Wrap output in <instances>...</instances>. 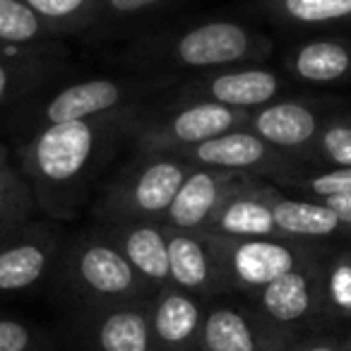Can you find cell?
Masks as SVG:
<instances>
[{
  "mask_svg": "<svg viewBox=\"0 0 351 351\" xmlns=\"http://www.w3.org/2000/svg\"><path fill=\"white\" fill-rule=\"evenodd\" d=\"M147 104L87 121L60 123L36 130L15 145L36 212L53 221H70L94 200L118 149L130 145Z\"/></svg>",
  "mask_w": 351,
  "mask_h": 351,
  "instance_id": "1",
  "label": "cell"
},
{
  "mask_svg": "<svg viewBox=\"0 0 351 351\" xmlns=\"http://www.w3.org/2000/svg\"><path fill=\"white\" fill-rule=\"evenodd\" d=\"M274 39L250 22L212 15L188 22H161L128 39L116 60L135 75L183 80L191 75L265 63L274 53Z\"/></svg>",
  "mask_w": 351,
  "mask_h": 351,
  "instance_id": "2",
  "label": "cell"
},
{
  "mask_svg": "<svg viewBox=\"0 0 351 351\" xmlns=\"http://www.w3.org/2000/svg\"><path fill=\"white\" fill-rule=\"evenodd\" d=\"M181 80L147 77V75H97V77L53 82L41 89L29 101L20 104L8 113V132L15 142L27 140L36 130H44L60 123L87 121L106 116L123 108L154 101L156 97L171 92Z\"/></svg>",
  "mask_w": 351,
  "mask_h": 351,
  "instance_id": "3",
  "label": "cell"
},
{
  "mask_svg": "<svg viewBox=\"0 0 351 351\" xmlns=\"http://www.w3.org/2000/svg\"><path fill=\"white\" fill-rule=\"evenodd\" d=\"M51 279L77 308L149 301L156 293L97 226L68 236Z\"/></svg>",
  "mask_w": 351,
  "mask_h": 351,
  "instance_id": "4",
  "label": "cell"
},
{
  "mask_svg": "<svg viewBox=\"0 0 351 351\" xmlns=\"http://www.w3.org/2000/svg\"><path fill=\"white\" fill-rule=\"evenodd\" d=\"M191 169L188 161L176 154H130V159L99 186L92 200V217L97 224L164 221Z\"/></svg>",
  "mask_w": 351,
  "mask_h": 351,
  "instance_id": "5",
  "label": "cell"
},
{
  "mask_svg": "<svg viewBox=\"0 0 351 351\" xmlns=\"http://www.w3.org/2000/svg\"><path fill=\"white\" fill-rule=\"evenodd\" d=\"M248 111L210 101H173L147 106L130 137V154H181L224 132L245 128Z\"/></svg>",
  "mask_w": 351,
  "mask_h": 351,
  "instance_id": "6",
  "label": "cell"
},
{
  "mask_svg": "<svg viewBox=\"0 0 351 351\" xmlns=\"http://www.w3.org/2000/svg\"><path fill=\"white\" fill-rule=\"evenodd\" d=\"M207 239L215 250L224 293L236 291L245 296H253L274 279L327 253V245L287 239H229L215 234H207Z\"/></svg>",
  "mask_w": 351,
  "mask_h": 351,
  "instance_id": "7",
  "label": "cell"
},
{
  "mask_svg": "<svg viewBox=\"0 0 351 351\" xmlns=\"http://www.w3.org/2000/svg\"><path fill=\"white\" fill-rule=\"evenodd\" d=\"M293 89L296 84L279 68L245 63L183 77L166 94L173 101H210L239 111H255L277 99L291 97Z\"/></svg>",
  "mask_w": 351,
  "mask_h": 351,
  "instance_id": "8",
  "label": "cell"
},
{
  "mask_svg": "<svg viewBox=\"0 0 351 351\" xmlns=\"http://www.w3.org/2000/svg\"><path fill=\"white\" fill-rule=\"evenodd\" d=\"M68 234L60 221L27 219L0 236V296L29 293L56 272Z\"/></svg>",
  "mask_w": 351,
  "mask_h": 351,
  "instance_id": "9",
  "label": "cell"
},
{
  "mask_svg": "<svg viewBox=\"0 0 351 351\" xmlns=\"http://www.w3.org/2000/svg\"><path fill=\"white\" fill-rule=\"evenodd\" d=\"M349 111L341 101L330 97H291L248 111L245 128L269 142L272 147L298 156L306 164L308 152L320 137L322 128L339 113Z\"/></svg>",
  "mask_w": 351,
  "mask_h": 351,
  "instance_id": "10",
  "label": "cell"
},
{
  "mask_svg": "<svg viewBox=\"0 0 351 351\" xmlns=\"http://www.w3.org/2000/svg\"><path fill=\"white\" fill-rule=\"evenodd\" d=\"M176 156H181L183 161H188L193 166L234 171V173L265 178L269 183H277L282 178H287V176L308 169V164H303L298 156L272 147L263 137L250 132L248 128L224 132V135L215 137V140L191 147V149Z\"/></svg>",
  "mask_w": 351,
  "mask_h": 351,
  "instance_id": "11",
  "label": "cell"
},
{
  "mask_svg": "<svg viewBox=\"0 0 351 351\" xmlns=\"http://www.w3.org/2000/svg\"><path fill=\"white\" fill-rule=\"evenodd\" d=\"M70 63L63 39L0 49V113H10L20 104L58 82Z\"/></svg>",
  "mask_w": 351,
  "mask_h": 351,
  "instance_id": "12",
  "label": "cell"
},
{
  "mask_svg": "<svg viewBox=\"0 0 351 351\" xmlns=\"http://www.w3.org/2000/svg\"><path fill=\"white\" fill-rule=\"evenodd\" d=\"M293 335L265 320L255 306L207 303L197 351H287Z\"/></svg>",
  "mask_w": 351,
  "mask_h": 351,
  "instance_id": "13",
  "label": "cell"
},
{
  "mask_svg": "<svg viewBox=\"0 0 351 351\" xmlns=\"http://www.w3.org/2000/svg\"><path fill=\"white\" fill-rule=\"evenodd\" d=\"M279 70L296 87H346L351 84V34H296L279 58Z\"/></svg>",
  "mask_w": 351,
  "mask_h": 351,
  "instance_id": "14",
  "label": "cell"
},
{
  "mask_svg": "<svg viewBox=\"0 0 351 351\" xmlns=\"http://www.w3.org/2000/svg\"><path fill=\"white\" fill-rule=\"evenodd\" d=\"M327 253L253 293L250 298L260 315L289 335L322 317V265Z\"/></svg>",
  "mask_w": 351,
  "mask_h": 351,
  "instance_id": "15",
  "label": "cell"
},
{
  "mask_svg": "<svg viewBox=\"0 0 351 351\" xmlns=\"http://www.w3.org/2000/svg\"><path fill=\"white\" fill-rule=\"evenodd\" d=\"M250 176L234 173V171L193 166L186 178H183L178 193H176L169 212H166L164 224L176 231L207 234V229H210L217 212L221 210V205Z\"/></svg>",
  "mask_w": 351,
  "mask_h": 351,
  "instance_id": "16",
  "label": "cell"
},
{
  "mask_svg": "<svg viewBox=\"0 0 351 351\" xmlns=\"http://www.w3.org/2000/svg\"><path fill=\"white\" fill-rule=\"evenodd\" d=\"M80 330L92 351H156L149 301L80 308Z\"/></svg>",
  "mask_w": 351,
  "mask_h": 351,
  "instance_id": "17",
  "label": "cell"
},
{
  "mask_svg": "<svg viewBox=\"0 0 351 351\" xmlns=\"http://www.w3.org/2000/svg\"><path fill=\"white\" fill-rule=\"evenodd\" d=\"M207 301L169 287L149 298V322L156 351H197L205 322Z\"/></svg>",
  "mask_w": 351,
  "mask_h": 351,
  "instance_id": "18",
  "label": "cell"
},
{
  "mask_svg": "<svg viewBox=\"0 0 351 351\" xmlns=\"http://www.w3.org/2000/svg\"><path fill=\"white\" fill-rule=\"evenodd\" d=\"M265 197H267L269 207H272L279 239L298 241V243H311V245H325L335 239L349 236V231L339 221V217L322 200L303 197V195H289V193L279 191L269 181L265 186Z\"/></svg>",
  "mask_w": 351,
  "mask_h": 351,
  "instance_id": "19",
  "label": "cell"
},
{
  "mask_svg": "<svg viewBox=\"0 0 351 351\" xmlns=\"http://www.w3.org/2000/svg\"><path fill=\"white\" fill-rule=\"evenodd\" d=\"M97 229L121 250L123 258L152 289L159 291L169 287V243L164 221H113L97 224Z\"/></svg>",
  "mask_w": 351,
  "mask_h": 351,
  "instance_id": "20",
  "label": "cell"
},
{
  "mask_svg": "<svg viewBox=\"0 0 351 351\" xmlns=\"http://www.w3.org/2000/svg\"><path fill=\"white\" fill-rule=\"evenodd\" d=\"M166 243H169V274L173 287L202 301L224 293L215 250L207 234H188L166 226Z\"/></svg>",
  "mask_w": 351,
  "mask_h": 351,
  "instance_id": "21",
  "label": "cell"
},
{
  "mask_svg": "<svg viewBox=\"0 0 351 351\" xmlns=\"http://www.w3.org/2000/svg\"><path fill=\"white\" fill-rule=\"evenodd\" d=\"M263 20L293 34L351 29V0H250Z\"/></svg>",
  "mask_w": 351,
  "mask_h": 351,
  "instance_id": "22",
  "label": "cell"
},
{
  "mask_svg": "<svg viewBox=\"0 0 351 351\" xmlns=\"http://www.w3.org/2000/svg\"><path fill=\"white\" fill-rule=\"evenodd\" d=\"M265 178L250 176L248 181L221 205L207 234L229 239H279L272 207L265 197Z\"/></svg>",
  "mask_w": 351,
  "mask_h": 351,
  "instance_id": "23",
  "label": "cell"
},
{
  "mask_svg": "<svg viewBox=\"0 0 351 351\" xmlns=\"http://www.w3.org/2000/svg\"><path fill=\"white\" fill-rule=\"evenodd\" d=\"M197 0H104L97 25L89 32L92 41L132 39L152 27L169 22L173 12Z\"/></svg>",
  "mask_w": 351,
  "mask_h": 351,
  "instance_id": "24",
  "label": "cell"
},
{
  "mask_svg": "<svg viewBox=\"0 0 351 351\" xmlns=\"http://www.w3.org/2000/svg\"><path fill=\"white\" fill-rule=\"evenodd\" d=\"M56 39L87 36L97 25L104 0H22Z\"/></svg>",
  "mask_w": 351,
  "mask_h": 351,
  "instance_id": "25",
  "label": "cell"
},
{
  "mask_svg": "<svg viewBox=\"0 0 351 351\" xmlns=\"http://www.w3.org/2000/svg\"><path fill=\"white\" fill-rule=\"evenodd\" d=\"M322 317L351 320V245L330 250L322 265Z\"/></svg>",
  "mask_w": 351,
  "mask_h": 351,
  "instance_id": "26",
  "label": "cell"
},
{
  "mask_svg": "<svg viewBox=\"0 0 351 351\" xmlns=\"http://www.w3.org/2000/svg\"><path fill=\"white\" fill-rule=\"evenodd\" d=\"M274 186L289 195L303 197H337L351 195V166H308L293 176H287Z\"/></svg>",
  "mask_w": 351,
  "mask_h": 351,
  "instance_id": "27",
  "label": "cell"
},
{
  "mask_svg": "<svg viewBox=\"0 0 351 351\" xmlns=\"http://www.w3.org/2000/svg\"><path fill=\"white\" fill-rule=\"evenodd\" d=\"M34 212L36 205L25 176L15 166V161H10L8 169L0 173V236L25 224L34 217Z\"/></svg>",
  "mask_w": 351,
  "mask_h": 351,
  "instance_id": "28",
  "label": "cell"
},
{
  "mask_svg": "<svg viewBox=\"0 0 351 351\" xmlns=\"http://www.w3.org/2000/svg\"><path fill=\"white\" fill-rule=\"evenodd\" d=\"M51 39H56L53 32L22 0H0V49Z\"/></svg>",
  "mask_w": 351,
  "mask_h": 351,
  "instance_id": "29",
  "label": "cell"
},
{
  "mask_svg": "<svg viewBox=\"0 0 351 351\" xmlns=\"http://www.w3.org/2000/svg\"><path fill=\"white\" fill-rule=\"evenodd\" d=\"M308 166H351V108L335 116L306 156Z\"/></svg>",
  "mask_w": 351,
  "mask_h": 351,
  "instance_id": "30",
  "label": "cell"
},
{
  "mask_svg": "<svg viewBox=\"0 0 351 351\" xmlns=\"http://www.w3.org/2000/svg\"><path fill=\"white\" fill-rule=\"evenodd\" d=\"M39 332L27 320L0 315V351H36Z\"/></svg>",
  "mask_w": 351,
  "mask_h": 351,
  "instance_id": "31",
  "label": "cell"
},
{
  "mask_svg": "<svg viewBox=\"0 0 351 351\" xmlns=\"http://www.w3.org/2000/svg\"><path fill=\"white\" fill-rule=\"evenodd\" d=\"M287 351H344V344L330 337H313V339L293 341Z\"/></svg>",
  "mask_w": 351,
  "mask_h": 351,
  "instance_id": "32",
  "label": "cell"
},
{
  "mask_svg": "<svg viewBox=\"0 0 351 351\" xmlns=\"http://www.w3.org/2000/svg\"><path fill=\"white\" fill-rule=\"evenodd\" d=\"M322 202H325V205L330 207L337 217H339V221L346 226V231H349V236H351V195L322 197Z\"/></svg>",
  "mask_w": 351,
  "mask_h": 351,
  "instance_id": "33",
  "label": "cell"
},
{
  "mask_svg": "<svg viewBox=\"0 0 351 351\" xmlns=\"http://www.w3.org/2000/svg\"><path fill=\"white\" fill-rule=\"evenodd\" d=\"M12 161V154H10V149H8V145L3 140H0V173L8 169V164Z\"/></svg>",
  "mask_w": 351,
  "mask_h": 351,
  "instance_id": "34",
  "label": "cell"
},
{
  "mask_svg": "<svg viewBox=\"0 0 351 351\" xmlns=\"http://www.w3.org/2000/svg\"><path fill=\"white\" fill-rule=\"evenodd\" d=\"M344 351H351V339H349V341H344Z\"/></svg>",
  "mask_w": 351,
  "mask_h": 351,
  "instance_id": "35",
  "label": "cell"
},
{
  "mask_svg": "<svg viewBox=\"0 0 351 351\" xmlns=\"http://www.w3.org/2000/svg\"><path fill=\"white\" fill-rule=\"evenodd\" d=\"M349 325H351V320H349Z\"/></svg>",
  "mask_w": 351,
  "mask_h": 351,
  "instance_id": "36",
  "label": "cell"
},
{
  "mask_svg": "<svg viewBox=\"0 0 351 351\" xmlns=\"http://www.w3.org/2000/svg\"><path fill=\"white\" fill-rule=\"evenodd\" d=\"M349 339H351V337H349Z\"/></svg>",
  "mask_w": 351,
  "mask_h": 351,
  "instance_id": "37",
  "label": "cell"
}]
</instances>
